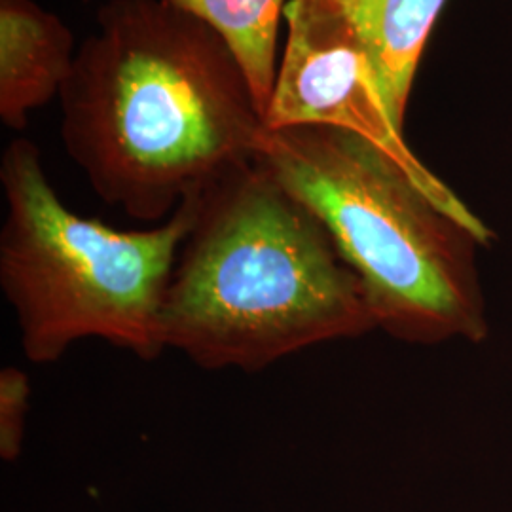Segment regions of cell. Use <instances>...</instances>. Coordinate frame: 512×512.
Returning a JSON list of instances; mask_svg holds the SVG:
<instances>
[{"label":"cell","instance_id":"1","mask_svg":"<svg viewBox=\"0 0 512 512\" xmlns=\"http://www.w3.org/2000/svg\"><path fill=\"white\" fill-rule=\"evenodd\" d=\"M63 86L61 141L93 192L131 219L255 164L266 131L228 44L169 0H107Z\"/></svg>","mask_w":512,"mask_h":512},{"label":"cell","instance_id":"2","mask_svg":"<svg viewBox=\"0 0 512 512\" xmlns=\"http://www.w3.org/2000/svg\"><path fill=\"white\" fill-rule=\"evenodd\" d=\"M376 329L325 224L251 164L200 194L162 311L165 349L205 370L255 372Z\"/></svg>","mask_w":512,"mask_h":512},{"label":"cell","instance_id":"3","mask_svg":"<svg viewBox=\"0 0 512 512\" xmlns=\"http://www.w3.org/2000/svg\"><path fill=\"white\" fill-rule=\"evenodd\" d=\"M255 162L325 224L376 329L410 344L486 336L476 249L492 232L437 175L334 128L266 129Z\"/></svg>","mask_w":512,"mask_h":512},{"label":"cell","instance_id":"4","mask_svg":"<svg viewBox=\"0 0 512 512\" xmlns=\"http://www.w3.org/2000/svg\"><path fill=\"white\" fill-rule=\"evenodd\" d=\"M0 184V287L16 311L25 357L55 363L86 338L143 361L162 355L165 294L200 194L156 228L122 232L65 207L40 150L23 137L2 152Z\"/></svg>","mask_w":512,"mask_h":512},{"label":"cell","instance_id":"5","mask_svg":"<svg viewBox=\"0 0 512 512\" xmlns=\"http://www.w3.org/2000/svg\"><path fill=\"white\" fill-rule=\"evenodd\" d=\"M266 129L334 128L384 148L421 177H435L408 147L346 0H289Z\"/></svg>","mask_w":512,"mask_h":512},{"label":"cell","instance_id":"6","mask_svg":"<svg viewBox=\"0 0 512 512\" xmlns=\"http://www.w3.org/2000/svg\"><path fill=\"white\" fill-rule=\"evenodd\" d=\"M73 31L35 0H0V120L23 131L61 95L76 61Z\"/></svg>","mask_w":512,"mask_h":512},{"label":"cell","instance_id":"7","mask_svg":"<svg viewBox=\"0 0 512 512\" xmlns=\"http://www.w3.org/2000/svg\"><path fill=\"white\" fill-rule=\"evenodd\" d=\"M376 61L389 110L399 128L421 57L448 0H346Z\"/></svg>","mask_w":512,"mask_h":512},{"label":"cell","instance_id":"8","mask_svg":"<svg viewBox=\"0 0 512 512\" xmlns=\"http://www.w3.org/2000/svg\"><path fill=\"white\" fill-rule=\"evenodd\" d=\"M202 19L219 35L247 74L262 112L270 103L277 74L279 27L285 0H169Z\"/></svg>","mask_w":512,"mask_h":512},{"label":"cell","instance_id":"9","mask_svg":"<svg viewBox=\"0 0 512 512\" xmlns=\"http://www.w3.org/2000/svg\"><path fill=\"white\" fill-rule=\"evenodd\" d=\"M31 401L29 376L16 366L0 370V458L14 463L21 456Z\"/></svg>","mask_w":512,"mask_h":512}]
</instances>
